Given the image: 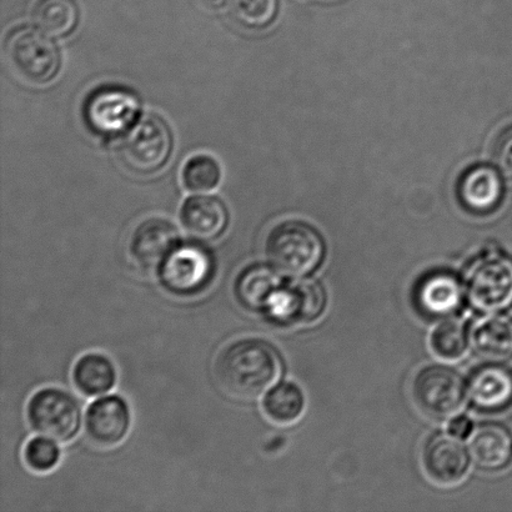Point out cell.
<instances>
[{"label":"cell","instance_id":"cell-19","mask_svg":"<svg viewBox=\"0 0 512 512\" xmlns=\"http://www.w3.org/2000/svg\"><path fill=\"white\" fill-rule=\"evenodd\" d=\"M471 344L476 354L491 363L512 359V319L506 315L481 319L474 325Z\"/></svg>","mask_w":512,"mask_h":512},{"label":"cell","instance_id":"cell-1","mask_svg":"<svg viewBox=\"0 0 512 512\" xmlns=\"http://www.w3.org/2000/svg\"><path fill=\"white\" fill-rule=\"evenodd\" d=\"M281 373L278 353L264 340L245 338L224 346L215 359L214 375L225 394L256 400L268 393Z\"/></svg>","mask_w":512,"mask_h":512},{"label":"cell","instance_id":"cell-21","mask_svg":"<svg viewBox=\"0 0 512 512\" xmlns=\"http://www.w3.org/2000/svg\"><path fill=\"white\" fill-rule=\"evenodd\" d=\"M75 389L85 398H98L110 393L117 385L118 373L113 360L102 353H87L73 368Z\"/></svg>","mask_w":512,"mask_h":512},{"label":"cell","instance_id":"cell-6","mask_svg":"<svg viewBox=\"0 0 512 512\" xmlns=\"http://www.w3.org/2000/svg\"><path fill=\"white\" fill-rule=\"evenodd\" d=\"M413 394L423 413L435 419H449L463 409L466 385L455 370L430 366L416 376Z\"/></svg>","mask_w":512,"mask_h":512},{"label":"cell","instance_id":"cell-14","mask_svg":"<svg viewBox=\"0 0 512 512\" xmlns=\"http://www.w3.org/2000/svg\"><path fill=\"white\" fill-rule=\"evenodd\" d=\"M426 473L436 483H459L469 468V456L459 438L453 434H438L426 444L423 454Z\"/></svg>","mask_w":512,"mask_h":512},{"label":"cell","instance_id":"cell-8","mask_svg":"<svg viewBox=\"0 0 512 512\" xmlns=\"http://www.w3.org/2000/svg\"><path fill=\"white\" fill-rule=\"evenodd\" d=\"M471 304L483 311H501L512 305V259L501 253L483 256L468 275Z\"/></svg>","mask_w":512,"mask_h":512},{"label":"cell","instance_id":"cell-5","mask_svg":"<svg viewBox=\"0 0 512 512\" xmlns=\"http://www.w3.org/2000/svg\"><path fill=\"white\" fill-rule=\"evenodd\" d=\"M173 149L172 132L162 118L148 114L123 135L119 154L129 169L152 174L168 162Z\"/></svg>","mask_w":512,"mask_h":512},{"label":"cell","instance_id":"cell-23","mask_svg":"<svg viewBox=\"0 0 512 512\" xmlns=\"http://www.w3.org/2000/svg\"><path fill=\"white\" fill-rule=\"evenodd\" d=\"M304 395L298 385L283 383L268 391L263 401L266 416L275 424L295 423L304 411Z\"/></svg>","mask_w":512,"mask_h":512},{"label":"cell","instance_id":"cell-26","mask_svg":"<svg viewBox=\"0 0 512 512\" xmlns=\"http://www.w3.org/2000/svg\"><path fill=\"white\" fill-rule=\"evenodd\" d=\"M235 20L249 29L268 27L278 13V0H230Z\"/></svg>","mask_w":512,"mask_h":512},{"label":"cell","instance_id":"cell-20","mask_svg":"<svg viewBox=\"0 0 512 512\" xmlns=\"http://www.w3.org/2000/svg\"><path fill=\"white\" fill-rule=\"evenodd\" d=\"M470 453L480 468L500 470L512 459V436L503 425L485 424L470 435Z\"/></svg>","mask_w":512,"mask_h":512},{"label":"cell","instance_id":"cell-17","mask_svg":"<svg viewBox=\"0 0 512 512\" xmlns=\"http://www.w3.org/2000/svg\"><path fill=\"white\" fill-rule=\"evenodd\" d=\"M229 220L228 210L222 200L214 197H194L185 202L182 223L192 237L214 240L223 234Z\"/></svg>","mask_w":512,"mask_h":512},{"label":"cell","instance_id":"cell-16","mask_svg":"<svg viewBox=\"0 0 512 512\" xmlns=\"http://www.w3.org/2000/svg\"><path fill=\"white\" fill-rule=\"evenodd\" d=\"M470 399L479 410L500 411L512 403V373L503 366L489 365L471 376Z\"/></svg>","mask_w":512,"mask_h":512},{"label":"cell","instance_id":"cell-27","mask_svg":"<svg viewBox=\"0 0 512 512\" xmlns=\"http://www.w3.org/2000/svg\"><path fill=\"white\" fill-rule=\"evenodd\" d=\"M23 459L27 468L33 473L48 474L58 468L60 459H62V451H60L57 441L39 435L25 444Z\"/></svg>","mask_w":512,"mask_h":512},{"label":"cell","instance_id":"cell-9","mask_svg":"<svg viewBox=\"0 0 512 512\" xmlns=\"http://www.w3.org/2000/svg\"><path fill=\"white\" fill-rule=\"evenodd\" d=\"M213 268L207 250L197 245H178L160 266L159 278L170 293L189 296L209 284Z\"/></svg>","mask_w":512,"mask_h":512},{"label":"cell","instance_id":"cell-10","mask_svg":"<svg viewBox=\"0 0 512 512\" xmlns=\"http://www.w3.org/2000/svg\"><path fill=\"white\" fill-rule=\"evenodd\" d=\"M132 428V411L119 395L102 396L89 405L84 434L95 448L109 450L123 443Z\"/></svg>","mask_w":512,"mask_h":512},{"label":"cell","instance_id":"cell-3","mask_svg":"<svg viewBox=\"0 0 512 512\" xmlns=\"http://www.w3.org/2000/svg\"><path fill=\"white\" fill-rule=\"evenodd\" d=\"M5 57L12 72L24 82L47 84L58 74L60 54L52 37L33 27H18L5 39Z\"/></svg>","mask_w":512,"mask_h":512},{"label":"cell","instance_id":"cell-4","mask_svg":"<svg viewBox=\"0 0 512 512\" xmlns=\"http://www.w3.org/2000/svg\"><path fill=\"white\" fill-rule=\"evenodd\" d=\"M27 420L34 433L63 444L78 434L82 409L67 390L49 386L30 396Z\"/></svg>","mask_w":512,"mask_h":512},{"label":"cell","instance_id":"cell-25","mask_svg":"<svg viewBox=\"0 0 512 512\" xmlns=\"http://www.w3.org/2000/svg\"><path fill=\"white\" fill-rule=\"evenodd\" d=\"M431 346L440 358H460L468 346V331L463 321L449 319L441 323L431 336Z\"/></svg>","mask_w":512,"mask_h":512},{"label":"cell","instance_id":"cell-11","mask_svg":"<svg viewBox=\"0 0 512 512\" xmlns=\"http://www.w3.org/2000/svg\"><path fill=\"white\" fill-rule=\"evenodd\" d=\"M325 301L323 286L315 280H296L283 285L266 315L281 324L310 323L323 313Z\"/></svg>","mask_w":512,"mask_h":512},{"label":"cell","instance_id":"cell-28","mask_svg":"<svg viewBox=\"0 0 512 512\" xmlns=\"http://www.w3.org/2000/svg\"><path fill=\"white\" fill-rule=\"evenodd\" d=\"M491 158L499 172L512 180V124L496 135Z\"/></svg>","mask_w":512,"mask_h":512},{"label":"cell","instance_id":"cell-13","mask_svg":"<svg viewBox=\"0 0 512 512\" xmlns=\"http://www.w3.org/2000/svg\"><path fill=\"white\" fill-rule=\"evenodd\" d=\"M458 197L461 205L471 213L494 212L504 197L503 179L490 165H474L461 175Z\"/></svg>","mask_w":512,"mask_h":512},{"label":"cell","instance_id":"cell-15","mask_svg":"<svg viewBox=\"0 0 512 512\" xmlns=\"http://www.w3.org/2000/svg\"><path fill=\"white\" fill-rule=\"evenodd\" d=\"M414 300L421 314L430 318H444L459 309L463 288L454 274L434 271L419 281Z\"/></svg>","mask_w":512,"mask_h":512},{"label":"cell","instance_id":"cell-12","mask_svg":"<svg viewBox=\"0 0 512 512\" xmlns=\"http://www.w3.org/2000/svg\"><path fill=\"white\" fill-rule=\"evenodd\" d=\"M179 245L177 228L168 220L153 218L140 224L130 239V256L144 270H159Z\"/></svg>","mask_w":512,"mask_h":512},{"label":"cell","instance_id":"cell-24","mask_svg":"<svg viewBox=\"0 0 512 512\" xmlns=\"http://www.w3.org/2000/svg\"><path fill=\"white\" fill-rule=\"evenodd\" d=\"M222 180V169L209 155H197L188 160L183 170V183L189 192L208 193Z\"/></svg>","mask_w":512,"mask_h":512},{"label":"cell","instance_id":"cell-7","mask_svg":"<svg viewBox=\"0 0 512 512\" xmlns=\"http://www.w3.org/2000/svg\"><path fill=\"white\" fill-rule=\"evenodd\" d=\"M140 102L122 87H103L90 95L84 105V118L94 133L104 137L125 134L139 119Z\"/></svg>","mask_w":512,"mask_h":512},{"label":"cell","instance_id":"cell-2","mask_svg":"<svg viewBox=\"0 0 512 512\" xmlns=\"http://www.w3.org/2000/svg\"><path fill=\"white\" fill-rule=\"evenodd\" d=\"M265 252L274 269L296 278L318 268L324 256V242L311 225L288 220L271 230Z\"/></svg>","mask_w":512,"mask_h":512},{"label":"cell","instance_id":"cell-18","mask_svg":"<svg viewBox=\"0 0 512 512\" xmlns=\"http://www.w3.org/2000/svg\"><path fill=\"white\" fill-rule=\"evenodd\" d=\"M276 271L269 266L254 265L239 275L235 291L245 308L266 314L284 285Z\"/></svg>","mask_w":512,"mask_h":512},{"label":"cell","instance_id":"cell-29","mask_svg":"<svg viewBox=\"0 0 512 512\" xmlns=\"http://www.w3.org/2000/svg\"><path fill=\"white\" fill-rule=\"evenodd\" d=\"M449 433L459 439L468 438L473 433V423L466 416H459V418L451 421L449 426Z\"/></svg>","mask_w":512,"mask_h":512},{"label":"cell","instance_id":"cell-22","mask_svg":"<svg viewBox=\"0 0 512 512\" xmlns=\"http://www.w3.org/2000/svg\"><path fill=\"white\" fill-rule=\"evenodd\" d=\"M35 27L52 38H64L79 23V8L74 0H38L33 9Z\"/></svg>","mask_w":512,"mask_h":512},{"label":"cell","instance_id":"cell-30","mask_svg":"<svg viewBox=\"0 0 512 512\" xmlns=\"http://www.w3.org/2000/svg\"><path fill=\"white\" fill-rule=\"evenodd\" d=\"M230 0H200L207 9L218 10L229 4Z\"/></svg>","mask_w":512,"mask_h":512}]
</instances>
